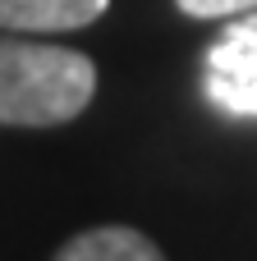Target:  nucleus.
<instances>
[{
    "label": "nucleus",
    "mask_w": 257,
    "mask_h": 261,
    "mask_svg": "<svg viewBox=\"0 0 257 261\" xmlns=\"http://www.w3.org/2000/svg\"><path fill=\"white\" fill-rule=\"evenodd\" d=\"M189 18H239L257 9V0H175Z\"/></svg>",
    "instance_id": "39448f33"
},
{
    "label": "nucleus",
    "mask_w": 257,
    "mask_h": 261,
    "mask_svg": "<svg viewBox=\"0 0 257 261\" xmlns=\"http://www.w3.org/2000/svg\"><path fill=\"white\" fill-rule=\"evenodd\" d=\"M110 9V0H0V28L5 32H74L97 23Z\"/></svg>",
    "instance_id": "7ed1b4c3"
},
{
    "label": "nucleus",
    "mask_w": 257,
    "mask_h": 261,
    "mask_svg": "<svg viewBox=\"0 0 257 261\" xmlns=\"http://www.w3.org/2000/svg\"><path fill=\"white\" fill-rule=\"evenodd\" d=\"M97 92V64L83 50L37 41L0 28V124L55 128L87 110Z\"/></svg>",
    "instance_id": "f257e3e1"
},
{
    "label": "nucleus",
    "mask_w": 257,
    "mask_h": 261,
    "mask_svg": "<svg viewBox=\"0 0 257 261\" xmlns=\"http://www.w3.org/2000/svg\"><path fill=\"white\" fill-rule=\"evenodd\" d=\"M55 261H166V252L129 225H97L87 234H74Z\"/></svg>",
    "instance_id": "20e7f679"
},
{
    "label": "nucleus",
    "mask_w": 257,
    "mask_h": 261,
    "mask_svg": "<svg viewBox=\"0 0 257 261\" xmlns=\"http://www.w3.org/2000/svg\"><path fill=\"white\" fill-rule=\"evenodd\" d=\"M207 96L230 115H257V9L239 14L207 50Z\"/></svg>",
    "instance_id": "f03ea898"
}]
</instances>
